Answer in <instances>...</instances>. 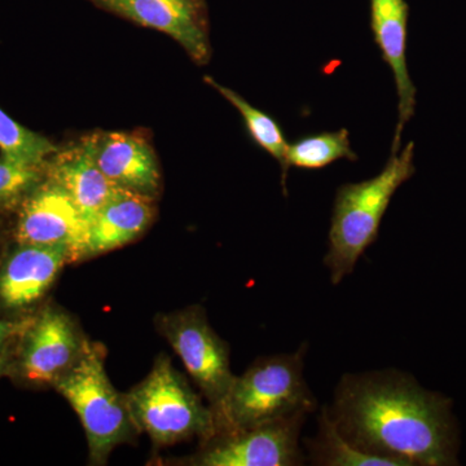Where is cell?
Returning <instances> with one entry per match:
<instances>
[{
    "instance_id": "10",
    "label": "cell",
    "mask_w": 466,
    "mask_h": 466,
    "mask_svg": "<svg viewBox=\"0 0 466 466\" xmlns=\"http://www.w3.org/2000/svg\"><path fill=\"white\" fill-rule=\"evenodd\" d=\"M86 233L87 222L75 201L60 186L46 177L21 202L17 242L66 247L76 262L84 259Z\"/></svg>"
},
{
    "instance_id": "13",
    "label": "cell",
    "mask_w": 466,
    "mask_h": 466,
    "mask_svg": "<svg viewBox=\"0 0 466 466\" xmlns=\"http://www.w3.org/2000/svg\"><path fill=\"white\" fill-rule=\"evenodd\" d=\"M66 247L17 242L0 265V303L8 309L29 308L47 293L66 263Z\"/></svg>"
},
{
    "instance_id": "7",
    "label": "cell",
    "mask_w": 466,
    "mask_h": 466,
    "mask_svg": "<svg viewBox=\"0 0 466 466\" xmlns=\"http://www.w3.org/2000/svg\"><path fill=\"white\" fill-rule=\"evenodd\" d=\"M308 413L214 435L198 455L189 460L198 466H297L305 464L299 435Z\"/></svg>"
},
{
    "instance_id": "14",
    "label": "cell",
    "mask_w": 466,
    "mask_h": 466,
    "mask_svg": "<svg viewBox=\"0 0 466 466\" xmlns=\"http://www.w3.org/2000/svg\"><path fill=\"white\" fill-rule=\"evenodd\" d=\"M46 179L56 183L70 196L86 222L119 191L95 161L87 137L66 148H58L45 167Z\"/></svg>"
},
{
    "instance_id": "12",
    "label": "cell",
    "mask_w": 466,
    "mask_h": 466,
    "mask_svg": "<svg viewBox=\"0 0 466 466\" xmlns=\"http://www.w3.org/2000/svg\"><path fill=\"white\" fill-rule=\"evenodd\" d=\"M408 16L406 0H370V30L382 60L390 67L398 95V124L391 155L400 152L401 134L416 110V87L407 64Z\"/></svg>"
},
{
    "instance_id": "18",
    "label": "cell",
    "mask_w": 466,
    "mask_h": 466,
    "mask_svg": "<svg viewBox=\"0 0 466 466\" xmlns=\"http://www.w3.org/2000/svg\"><path fill=\"white\" fill-rule=\"evenodd\" d=\"M339 159L358 161V155L350 143L348 128L339 131L306 135L289 143L287 167L300 170H321Z\"/></svg>"
},
{
    "instance_id": "2",
    "label": "cell",
    "mask_w": 466,
    "mask_h": 466,
    "mask_svg": "<svg viewBox=\"0 0 466 466\" xmlns=\"http://www.w3.org/2000/svg\"><path fill=\"white\" fill-rule=\"evenodd\" d=\"M415 144L394 153L381 173L359 183L342 184L334 198L324 265L339 285L379 238L380 227L398 189L416 173Z\"/></svg>"
},
{
    "instance_id": "21",
    "label": "cell",
    "mask_w": 466,
    "mask_h": 466,
    "mask_svg": "<svg viewBox=\"0 0 466 466\" xmlns=\"http://www.w3.org/2000/svg\"><path fill=\"white\" fill-rule=\"evenodd\" d=\"M33 318L23 319V320H3L0 319V350L5 349L15 337L21 336Z\"/></svg>"
},
{
    "instance_id": "3",
    "label": "cell",
    "mask_w": 466,
    "mask_h": 466,
    "mask_svg": "<svg viewBox=\"0 0 466 466\" xmlns=\"http://www.w3.org/2000/svg\"><path fill=\"white\" fill-rule=\"evenodd\" d=\"M306 350L303 345L294 354L258 359L236 377L226 400L213 410L216 435L314 412L317 400L303 376Z\"/></svg>"
},
{
    "instance_id": "22",
    "label": "cell",
    "mask_w": 466,
    "mask_h": 466,
    "mask_svg": "<svg viewBox=\"0 0 466 466\" xmlns=\"http://www.w3.org/2000/svg\"><path fill=\"white\" fill-rule=\"evenodd\" d=\"M9 358H11V349H9V343L5 349L0 350V377L5 375V370H7Z\"/></svg>"
},
{
    "instance_id": "11",
    "label": "cell",
    "mask_w": 466,
    "mask_h": 466,
    "mask_svg": "<svg viewBox=\"0 0 466 466\" xmlns=\"http://www.w3.org/2000/svg\"><path fill=\"white\" fill-rule=\"evenodd\" d=\"M86 137L97 167L116 187L152 200L158 198L161 170L148 137L134 131H99Z\"/></svg>"
},
{
    "instance_id": "8",
    "label": "cell",
    "mask_w": 466,
    "mask_h": 466,
    "mask_svg": "<svg viewBox=\"0 0 466 466\" xmlns=\"http://www.w3.org/2000/svg\"><path fill=\"white\" fill-rule=\"evenodd\" d=\"M87 341L69 314L48 306L21 334L18 372L26 381L54 386L78 361Z\"/></svg>"
},
{
    "instance_id": "6",
    "label": "cell",
    "mask_w": 466,
    "mask_h": 466,
    "mask_svg": "<svg viewBox=\"0 0 466 466\" xmlns=\"http://www.w3.org/2000/svg\"><path fill=\"white\" fill-rule=\"evenodd\" d=\"M157 327L207 397L211 410H216L226 400L236 379L228 343L211 328L200 306L161 315Z\"/></svg>"
},
{
    "instance_id": "5",
    "label": "cell",
    "mask_w": 466,
    "mask_h": 466,
    "mask_svg": "<svg viewBox=\"0 0 466 466\" xmlns=\"http://www.w3.org/2000/svg\"><path fill=\"white\" fill-rule=\"evenodd\" d=\"M54 388L81 420L92 464H106L110 452L137 431L125 395L113 388L106 375L103 346L87 341L81 358Z\"/></svg>"
},
{
    "instance_id": "15",
    "label": "cell",
    "mask_w": 466,
    "mask_h": 466,
    "mask_svg": "<svg viewBox=\"0 0 466 466\" xmlns=\"http://www.w3.org/2000/svg\"><path fill=\"white\" fill-rule=\"evenodd\" d=\"M155 218V200L119 189L87 222L84 259L125 247L142 236Z\"/></svg>"
},
{
    "instance_id": "9",
    "label": "cell",
    "mask_w": 466,
    "mask_h": 466,
    "mask_svg": "<svg viewBox=\"0 0 466 466\" xmlns=\"http://www.w3.org/2000/svg\"><path fill=\"white\" fill-rule=\"evenodd\" d=\"M137 25L167 34L198 66L211 56L207 5L204 0H88Z\"/></svg>"
},
{
    "instance_id": "20",
    "label": "cell",
    "mask_w": 466,
    "mask_h": 466,
    "mask_svg": "<svg viewBox=\"0 0 466 466\" xmlns=\"http://www.w3.org/2000/svg\"><path fill=\"white\" fill-rule=\"evenodd\" d=\"M43 179V167H26L0 157V208L20 207Z\"/></svg>"
},
{
    "instance_id": "16",
    "label": "cell",
    "mask_w": 466,
    "mask_h": 466,
    "mask_svg": "<svg viewBox=\"0 0 466 466\" xmlns=\"http://www.w3.org/2000/svg\"><path fill=\"white\" fill-rule=\"evenodd\" d=\"M306 446L312 464L321 466H400L395 460L372 455L358 449L348 438L343 437L328 407L319 416L318 434L306 440Z\"/></svg>"
},
{
    "instance_id": "1",
    "label": "cell",
    "mask_w": 466,
    "mask_h": 466,
    "mask_svg": "<svg viewBox=\"0 0 466 466\" xmlns=\"http://www.w3.org/2000/svg\"><path fill=\"white\" fill-rule=\"evenodd\" d=\"M328 412L343 437L372 455L400 466L458 464L451 400L400 370L343 376Z\"/></svg>"
},
{
    "instance_id": "19",
    "label": "cell",
    "mask_w": 466,
    "mask_h": 466,
    "mask_svg": "<svg viewBox=\"0 0 466 466\" xmlns=\"http://www.w3.org/2000/svg\"><path fill=\"white\" fill-rule=\"evenodd\" d=\"M57 150L50 139L18 124L0 108V157L26 167H43Z\"/></svg>"
},
{
    "instance_id": "4",
    "label": "cell",
    "mask_w": 466,
    "mask_h": 466,
    "mask_svg": "<svg viewBox=\"0 0 466 466\" xmlns=\"http://www.w3.org/2000/svg\"><path fill=\"white\" fill-rule=\"evenodd\" d=\"M137 431L149 435L157 446L216 435V417L168 357L161 355L149 375L125 394Z\"/></svg>"
},
{
    "instance_id": "17",
    "label": "cell",
    "mask_w": 466,
    "mask_h": 466,
    "mask_svg": "<svg viewBox=\"0 0 466 466\" xmlns=\"http://www.w3.org/2000/svg\"><path fill=\"white\" fill-rule=\"evenodd\" d=\"M205 82L214 90L219 92L223 97L228 103H231L233 108L238 110L242 116L244 121L245 128H247L248 134H249L250 139L253 140L260 149L265 150L268 153L272 158H275L279 162L281 167V173H283V189L285 195H287V187H285V180L288 177L287 167V156L288 148H289V143H288L287 137H285L283 128L279 125L274 116L267 115L256 106H251L249 101L244 99L240 94L231 90V88L226 87L218 84L216 79L211 76H205Z\"/></svg>"
}]
</instances>
